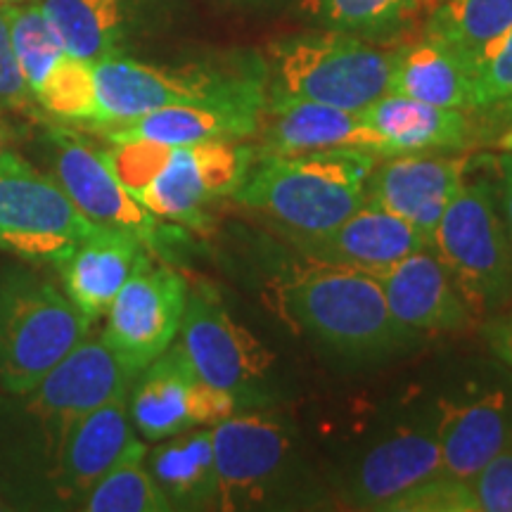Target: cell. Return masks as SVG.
I'll use <instances>...</instances> for the list:
<instances>
[{
    "label": "cell",
    "mask_w": 512,
    "mask_h": 512,
    "mask_svg": "<svg viewBox=\"0 0 512 512\" xmlns=\"http://www.w3.org/2000/svg\"><path fill=\"white\" fill-rule=\"evenodd\" d=\"M133 377L102 339L86 337L24 394L27 413L41 422L50 451L57 453L69 427L107 401L126 396Z\"/></svg>",
    "instance_id": "4fadbf2b"
},
{
    "label": "cell",
    "mask_w": 512,
    "mask_h": 512,
    "mask_svg": "<svg viewBox=\"0 0 512 512\" xmlns=\"http://www.w3.org/2000/svg\"><path fill=\"white\" fill-rule=\"evenodd\" d=\"M465 169L467 164L456 157H430L427 152L396 155L382 166L375 164L366 204L408 221L430 240L465 181Z\"/></svg>",
    "instance_id": "2e32d148"
},
{
    "label": "cell",
    "mask_w": 512,
    "mask_h": 512,
    "mask_svg": "<svg viewBox=\"0 0 512 512\" xmlns=\"http://www.w3.org/2000/svg\"><path fill=\"white\" fill-rule=\"evenodd\" d=\"M475 110L512 100V27L472 62Z\"/></svg>",
    "instance_id": "836d02e7"
},
{
    "label": "cell",
    "mask_w": 512,
    "mask_h": 512,
    "mask_svg": "<svg viewBox=\"0 0 512 512\" xmlns=\"http://www.w3.org/2000/svg\"><path fill=\"white\" fill-rule=\"evenodd\" d=\"M512 27V0H437L425 34L475 62Z\"/></svg>",
    "instance_id": "83f0119b"
},
{
    "label": "cell",
    "mask_w": 512,
    "mask_h": 512,
    "mask_svg": "<svg viewBox=\"0 0 512 512\" xmlns=\"http://www.w3.org/2000/svg\"><path fill=\"white\" fill-rule=\"evenodd\" d=\"M387 512H479L472 486L465 479L441 475L427 479L396 498Z\"/></svg>",
    "instance_id": "d6a6232c"
},
{
    "label": "cell",
    "mask_w": 512,
    "mask_h": 512,
    "mask_svg": "<svg viewBox=\"0 0 512 512\" xmlns=\"http://www.w3.org/2000/svg\"><path fill=\"white\" fill-rule=\"evenodd\" d=\"M95 228L53 176L12 150L0 157V252L60 266Z\"/></svg>",
    "instance_id": "8992f818"
},
{
    "label": "cell",
    "mask_w": 512,
    "mask_h": 512,
    "mask_svg": "<svg viewBox=\"0 0 512 512\" xmlns=\"http://www.w3.org/2000/svg\"><path fill=\"white\" fill-rule=\"evenodd\" d=\"M10 145H12V131L10 126L0 119V157L10 150Z\"/></svg>",
    "instance_id": "ab89813d"
},
{
    "label": "cell",
    "mask_w": 512,
    "mask_h": 512,
    "mask_svg": "<svg viewBox=\"0 0 512 512\" xmlns=\"http://www.w3.org/2000/svg\"><path fill=\"white\" fill-rule=\"evenodd\" d=\"M484 337L498 361H503L512 370V306L505 313L498 311L484 325Z\"/></svg>",
    "instance_id": "8d00e7d4"
},
{
    "label": "cell",
    "mask_w": 512,
    "mask_h": 512,
    "mask_svg": "<svg viewBox=\"0 0 512 512\" xmlns=\"http://www.w3.org/2000/svg\"><path fill=\"white\" fill-rule=\"evenodd\" d=\"M48 143L53 147V178L88 221L136 235L145 247L162 245L159 219L117 181L100 150L69 128H53Z\"/></svg>",
    "instance_id": "5bb4252c"
},
{
    "label": "cell",
    "mask_w": 512,
    "mask_h": 512,
    "mask_svg": "<svg viewBox=\"0 0 512 512\" xmlns=\"http://www.w3.org/2000/svg\"><path fill=\"white\" fill-rule=\"evenodd\" d=\"M91 320L41 275L0 271V384L24 396L91 332Z\"/></svg>",
    "instance_id": "277c9868"
},
{
    "label": "cell",
    "mask_w": 512,
    "mask_h": 512,
    "mask_svg": "<svg viewBox=\"0 0 512 512\" xmlns=\"http://www.w3.org/2000/svg\"><path fill=\"white\" fill-rule=\"evenodd\" d=\"M3 15L8 19L12 53L19 72L27 81L31 95H36L57 64L67 57V50L38 0L3 5Z\"/></svg>",
    "instance_id": "f1b7e54d"
},
{
    "label": "cell",
    "mask_w": 512,
    "mask_h": 512,
    "mask_svg": "<svg viewBox=\"0 0 512 512\" xmlns=\"http://www.w3.org/2000/svg\"><path fill=\"white\" fill-rule=\"evenodd\" d=\"M271 57L266 98L309 100L351 112L389 93L394 67V50L339 29L283 38Z\"/></svg>",
    "instance_id": "3957f363"
},
{
    "label": "cell",
    "mask_w": 512,
    "mask_h": 512,
    "mask_svg": "<svg viewBox=\"0 0 512 512\" xmlns=\"http://www.w3.org/2000/svg\"><path fill=\"white\" fill-rule=\"evenodd\" d=\"M496 171H498V183H501L505 228H508V235L512 242V155L510 152H501V155L496 157Z\"/></svg>",
    "instance_id": "74e56055"
},
{
    "label": "cell",
    "mask_w": 512,
    "mask_h": 512,
    "mask_svg": "<svg viewBox=\"0 0 512 512\" xmlns=\"http://www.w3.org/2000/svg\"><path fill=\"white\" fill-rule=\"evenodd\" d=\"M140 453H147V448L128 415V394L107 401L64 434L55 453L57 494L64 501H81L107 472Z\"/></svg>",
    "instance_id": "ac0fdd59"
},
{
    "label": "cell",
    "mask_w": 512,
    "mask_h": 512,
    "mask_svg": "<svg viewBox=\"0 0 512 512\" xmlns=\"http://www.w3.org/2000/svg\"><path fill=\"white\" fill-rule=\"evenodd\" d=\"M185 304L188 283L183 275L145 259L107 309L100 339L138 375L176 342Z\"/></svg>",
    "instance_id": "8fae6325"
},
{
    "label": "cell",
    "mask_w": 512,
    "mask_h": 512,
    "mask_svg": "<svg viewBox=\"0 0 512 512\" xmlns=\"http://www.w3.org/2000/svg\"><path fill=\"white\" fill-rule=\"evenodd\" d=\"M375 280L392 316L411 332H458L472 323L470 309L430 247L406 256Z\"/></svg>",
    "instance_id": "44dd1931"
},
{
    "label": "cell",
    "mask_w": 512,
    "mask_h": 512,
    "mask_svg": "<svg viewBox=\"0 0 512 512\" xmlns=\"http://www.w3.org/2000/svg\"><path fill=\"white\" fill-rule=\"evenodd\" d=\"M309 12L328 29L363 38H382L401 31L437 0H306Z\"/></svg>",
    "instance_id": "f546056e"
},
{
    "label": "cell",
    "mask_w": 512,
    "mask_h": 512,
    "mask_svg": "<svg viewBox=\"0 0 512 512\" xmlns=\"http://www.w3.org/2000/svg\"><path fill=\"white\" fill-rule=\"evenodd\" d=\"M266 107V83L228 98L169 105L124 126L105 128L107 143L195 145L209 140H245L256 136Z\"/></svg>",
    "instance_id": "9a60e30c"
},
{
    "label": "cell",
    "mask_w": 512,
    "mask_h": 512,
    "mask_svg": "<svg viewBox=\"0 0 512 512\" xmlns=\"http://www.w3.org/2000/svg\"><path fill=\"white\" fill-rule=\"evenodd\" d=\"M145 456L126 458L107 472L79 501L86 512H169V498L159 489L152 472L145 467Z\"/></svg>",
    "instance_id": "4dcf8cb0"
},
{
    "label": "cell",
    "mask_w": 512,
    "mask_h": 512,
    "mask_svg": "<svg viewBox=\"0 0 512 512\" xmlns=\"http://www.w3.org/2000/svg\"><path fill=\"white\" fill-rule=\"evenodd\" d=\"M178 337L195 373L211 387L238 396L240 403L252 401L271 375V351L223 309L209 287L188 292Z\"/></svg>",
    "instance_id": "ba28073f"
},
{
    "label": "cell",
    "mask_w": 512,
    "mask_h": 512,
    "mask_svg": "<svg viewBox=\"0 0 512 512\" xmlns=\"http://www.w3.org/2000/svg\"><path fill=\"white\" fill-rule=\"evenodd\" d=\"M15 3H27V0H0V8H3V5H15Z\"/></svg>",
    "instance_id": "60d3db41"
},
{
    "label": "cell",
    "mask_w": 512,
    "mask_h": 512,
    "mask_svg": "<svg viewBox=\"0 0 512 512\" xmlns=\"http://www.w3.org/2000/svg\"><path fill=\"white\" fill-rule=\"evenodd\" d=\"M34 100L50 117L69 121V124L93 126L98 117L93 64L67 55L38 88Z\"/></svg>",
    "instance_id": "1f68e13d"
},
{
    "label": "cell",
    "mask_w": 512,
    "mask_h": 512,
    "mask_svg": "<svg viewBox=\"0 0 512 512\" xmlns=\"http://www.w3.org/2000/svg\"><path fill=\"white\" fill-rule=\"evenodd\" d=\"M294 242L306 261L354 268L373 278H380L413 252L430 247V240L418 228L370 204H363L328 233Z\"/></svg>",
    "instance_id": "d6986e66"
},
{
    "label": "cell",
    "mask_w": 512,
    "mask_h": 512,
    "mask_svg": "<svg viewBox=\"0 0 512 512\" xmlns=\"http://www.w3.org/2000/svg\"><path fill=\"white\" fill-rule=\"evenodd\" d=\"M444 472L437 434L415 427L389 434L356 467L349 501L361 510H387L396 498Z\"/></svg>",
    "instance_id": "7402d4cb"
},
{
    "label": "cell",
    "mask_w": 512,
    "mask_h": 512,
    "mask_svg": "<svg viewBox=\"0 0 512 512\" xmlns=\"http://www.w3.org/2000/svg\"><path fill=\"white\" fill-rule=\"evenodd\" d=\"M67 55L95 64L117 53L124 31L121 0H38Z\"/></svg>",
    "instance_id": "4316f807"
},
{
    "label": "cell",
    "mask_w": 512,
    "mask_h": 512,
    "mask_svg": "<svg viewBox=\"0 0 512 512\" xmlns=\"http://www.w3.org/2000/svg\"><path fill=\"white\" fill-rule=\"evenodd\" d=\"M377 155L366 150H323L297 157H261L235 190L242 207L271 219L294 240L328 233L366 204Z\"/></svg>",
    "instance_id": "6da1fadb"
},
{
    "label": "cell",
    "mask_w": 512,
    "mask_h": 512,
    "mask_svg": "<svg viewBox=\"0 0 512 512\" xmlns=\"http://www.w3.org/2000/svg\"><path fill=\"white\" fill-rule=\"evenodd\" d=\"M489 110L496 112L494 124H501L496 128L494 138H491L494 140L491 145H496L501 152H510L512 155V100H503V102H496V105H489Z\"/></svg>",
    "instance_id": "f35d334b"
},
{
    "label": "cell",
    "mask_w": 512,
    "mask_h": 512,
    "mask_svg": "<svg viewBox=\"0 0 512 512\" xmlns=\"http://www.w3.org/2000/svg\"><path fill=\"white\" fill-rule=\"evenodd\" d=\"M98 117L93 128L124 126L128 121L169 105L228 98L261 86L256 72H216V69L152 67L121 55H107L93 64Z\"/></svg>",
    "instance_id": "52a82bcc"
},
{
    "label": "cell",
    "mask_w": 512,
    "mask_h": 512,
    "mask_svg": "<svg viewBox=\"0 0 512 512\" xmlns=\"http://www.w3.org/2000/svg\"><path fill=\"white\" fill-rule=\"evenodd\" d=\"M219 510H247L271 498L290 467L292 439L271 413H238L211 427Z\"/></svg>",
    "instance_id": "7c38bea8"
},
{
    "label": "cell",
    "mask_w": 512,
    "mask_h": 512,
    "mask_svg": "<svg viewBox=\"0 0 512 512\" xmlns=\"http://www.w3.org/2000/svg\"><path fill=\"white\" fill-rule=\"evenodd\" d=\"M489 181H463L430 249L444 264L472 316H496L512 299V242Z\"/></svg>",
    "instance_id": "5b68a950"
},
{
    "label": "cell",
    "mask_w": 512,
    "mask_h": 512,
    "mask_svg": "<svg viewBox=\"0 0 512 512\" xmlns=\"http://www.w3.org/2000/svg\"><path fill=\"white\" fill-rule=\"evenodd\" d=\"M147 470L174 510H219L211 427L164 439V444L150 453Z\"/></svg>",
    "instance_id": "484cf974"
},
{
    "label": "cell",
    "mask_w": 512,
    "mask_h": 512,
    "mask_svg": "<svg viewBox=\"0 0 512 512\" xmlns=\"http://www.w3.org/2000/svg\"><path fill=\"white\" fill-rule=\"evenodd\" d=\"M145 259V245L136 235L98 226L60 264L64 294L91 323H98Z\"/></svg>",
    "instance_id": "cb8c5ba5"
},
{
    "label": "cell",
    "mask_w": 512,
    "mask_h": 512,
    "mask_svg": "<svg viewBox=\"0 0 512 512\" xmlns=\"http://www.w3.org/2000/svg\"><path fill=\"white\" fill-rule=\"evenodd\" d=\"M389 93L448 110L472 112V64L451 46L425 34L420 41L394 50Z\"/></svg>",
    "instance_id": "d4e9b609"
},
{
    "label": "cell",
    "mask_w": 512,
    "mask_h": 512,
    "mask_svg": "<svg viewBox=\"0 0 512 512\" xmlns=\"http://www.w3.org/2000/svg\"><path fill=\"white\" fill-rule=\"evenodd\" d=\"M252 166V150L235 140L171 145L157 176L136 200L159 221L200 228L209 207L233 197Z\"/></svg>",
    "instance_id": "30bf717a"
},
{
    "label": "cell",
    "mask_w": 512,
    "mask_h": 512,
    "mask_svg": "<svg viewBox=\"0 0 512 512\" xmlns=\"http://www.w3.org/2000/svg\"><path fill=\"white\" fill-rule=\"evenodd\" d=\"M280 311L339 354L370 358L406 347L413 332L389 311L382 285L354 268L318 264L294 268L278 285Z\"/></svg>",
    "instance_id": "7a4b0ae2"
},
{
    "label": "cell",
    "mask_w": 512,
    "mask_h": 512,
    "mask_svg": "<svg viewBox=\"0 0 512 512\" xmlns=\"http://www.w3.org/2000/svg\"><path fill=\"white\" fill-rule=\"evenodd\" d=\"M256 133L261 157H297L347 147L382 157V140L361 114L320 102L266 98Z\"/></svg>",
    "instance_id": "e0dca14e"
},
{
    "label": "cell",
    "mask_w": 512,
    "mask_h": 512,
    "mask_svg": "<svg viewBox=\"0 0 512 512\" xmlns=\"http://www.w3.org/2000/svg\"><path fill=\"white\" fill-rule=\"evenodd\" d=\"M34 107L38 105L17 67L10 43L8 19H5L3 8H0V110L31 112Z\"/></svg>",
    "instance_id": "d590c367"
},
{
    "label": "cell",
    "mask_w": 512,
    "mask_h": 512,
    "mask_svg": "<svg viewBox=\"0 0 512 512\" xmlns=\"http://www.w3.org/2000/svg\"><path fill=\"white\" fill-rule=\"evenodd\" d=\"M0 510H3V505H0Z\"/></svg>",
    "instance_id": "b9f144b4"
},
{
    "label": "cell",
    "mask_w": 512,
    "mask_h": 512,
    "mask_svg": "<svg viewBox=\"0 0 512 512\" xmlns=\"http://www.w3.org/2000/svg\"><path fill=\"white\" fill-rule=\"evenodd\" d=\"M238 408V396L211 387L195 373L178 342L140 370L128 389V415L145 441L214 427Z\"/></svg>",
    "instance_id": "9c48e42d"
},
{
    "label": "cell",
    "mask_w": 512,
    "mask_h": 512,
    "mask_svg": "<svg viewBox=\"0 0 512 512\" xmlns=\"http://www.w3.org/2000/svg\"><path fill=\"white\" fill-rule=\"evenodd\" d=\"M479 512H512V446L470 479Z\"/></svg>",
    "instance_id": "e575fe53"
},
{
    "label": "cell",
    "mask_w": 512,
    "mask_h": 512,
    "mask_svg": "<svg viewBox=\"0 0 512 512\" xmlns=\"http://www.w3.org/2000/svg\"><path fill=\"white\" fill-rule=\"evenodd\" d=\"M432 430L444 475L470 482L491 458L512 446V396L498 387L470 399H441Z\"/></svg>",
    "instance_id": "ffe728a7"
},
{
    "label": "cell",
    "mask_w": 512,
    "mask_h": 512,
    "mask_svg": "<svg viewBox=\"0 0 512 512\" xmlns=\"http://www.w3.org/2000/svg\"><path fill=\"white\" fill-rule=\"evenodd\" d=\"M382 140V157L413 152H456L477 140V126L465 110L387 93L358 112Z\"/></svg>",
    "instance_id": "603a6c76"
}]
</instances>
